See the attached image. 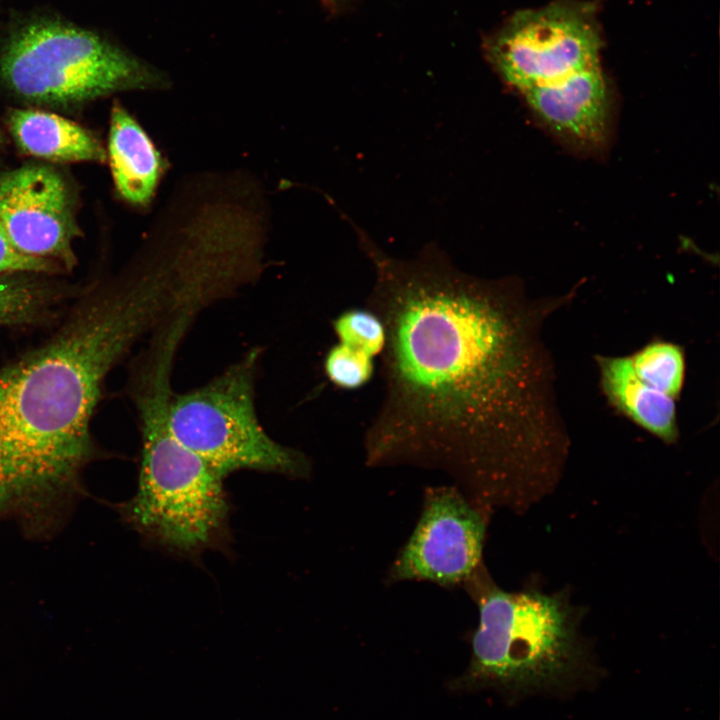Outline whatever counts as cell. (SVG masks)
I'll return each mask as SVG.
<instances>
[{"label":"cell","mask_w":720,"mask_h":720,"mask_svg":"<svg viewBox=\"0 0 720 720\" xmlns=\"http://www.w3.org/2000/svg\"><path fill=\"white\" fill-rule=\"evenodd\" d=\"M594 3L552 0L514 14L488 41L487 56L519 94L600 64L602 35Z\"/></svg>","instance_id":"52a82bcc"},{"label":"cell","mask_w":720,"mask_h":720,"mask_svg":"<svg viewBox=\"0 0 720 720\" xmlns=\"http://www.w3.org/2000/svg\"><path fill=\"white\" fill-rule=\"evenodd\" d=\"M61 298L47 283L24 274L0 276V329L42 320Z\"/></svg>","instance_id":"5bb4252c"},{"label":"cell","mask_w":720,"mask_h":720,"mask_svg":"<svg viewBox=\"0 0 720 720\" xmlns=\"http://www.w3.org/2000/svg\"><path fill=\"white\" fill-rule=\"evenodd\" d=\"M641 381L678 400L686 372L683 348L675 343L654 340L629 356Z\"/></svg>","instance_id":"9a60e30c"},{"label":"cell","mask_w":720,"mask_h":720,"mask_svg":"<svg viewBox=\"0 0 720 720\" xmlns=\"http://www.w3.org/2000/svg\"><path fill=\"white\" fill-rule=\"evenodd\" d=\"M0 78L16 95L68 105L159 87V73L98 34L57 20L19 27L0 54Z\"/></svg>","instance_id":"5b68a950"},{"label":"cell","mask_w":720,"mask_h":720,"mask_svg":"<svg viewBox=\"0 0 720 720\" xmlns=\"http://www.w3.org/2000/svg\"><path fill=\"white\" fill-rule=\"evenodd\" d=\"M260 355L254 348L207 384L172 393L170 430L224 478L239 470L306 478L311 473L309 458L273 440L259 422L255 379Z\"/></svg>","instance_id":"8992f818"},{"label":"cell","mask_w":720,"mask_h":720,"mask_svg":"<svg viewBox=\"0 0 720 720\" xmlns=\"http://www.w3.org/2000/svg\"><path fill=\"white\" fill-rule=\"evenodd\" d=\"M338 342L357 348L373 358L380 356L387 341L381 318L369 308L346 309L332 320Z\"/></svg>","instance_id":"2e32d148"},{"label":"cell","mask_w":720,"mask_h":720,"mask_svg":"<svg viewBox=\"0 0 720 720\" xmlns=\"http://www.w3.org/2000/svg\"><path fill=\"white\" fill-rule=\"evenodd\" d=\"M164 313L140 277L96 288L45 343L0 367V516H40L77 486L108 373Z\"/></svg>","instance_id":"7a4b0ae2"},{"label":"cell","mask_w":720,"mask_h":720,"mask_svg":"<svg viewBox=\"0 0 720 720\" xmlns=\"http://www.w3.org/2000/svg\"><path fill=\"white\" fill-rule=\"evenodd\" d=\"M4 143H5L4 133H3V131H2L1 128H0V145H2V144H4Z\"/></svg>","instance_id":"d6986e66"},{"label":"cell","mask_w":720,"mask_h":720,"mask_svg":"<svg viewBox=\"0 0 720 720\" xmlns=\"http://www.w3.org/2000/svg\"><path fill=\"white\" fill-rule=\"evenodd\" d=\"M483 514L456 488L425 495L423 510L390 570L393 581L425 580L453 586L472 578L482 557Z\"/></svg>","instance_id":"ba28073f"},{"label":"cell","mask_w":720,"mask_h":720,"mask_svg":"<svg viewBox=\"0 0 720 720\" xmlns=\"http://www.w3.org/2000/svg\"><path fill=\"white\" fill-rule=\"evenodd\" d=\"M360 240L375 276L366 307L387 333L366 463L440 467L482 492L559 467L569 438L542 332L576 289L532 298L436 246L399 259Z\"/></svg>","instance_id":"6da1fadb"},{"label":"cell","mask_w":720,"mask_h":720,"mask_svg":"<svg viewBox=\"0 0 720 720\" xmlns=\"http://www.w3.org/2000/svg\"><path fill=\"white\" fill-rule=\"evenodd\" d=\"M477 602L471 660L456 688H496L517 696L563 688L579 676L584 653L560 597L488 586Z\"/></svg>","instance_id":"277c9868"},{"label":"cell","mask_w":720,"mask_h":720,"mask_svg":"<svg viewBox=\"0 0 720 720\" xmlns=\"http://www.w3.org/2000/svg\"><path fill=\"white\" fill-rule=\"evenodd\" d=\"M179 345L151 339L132 369L129 392L141 434L138 485L119 505L122 519L168 552L196 558L225 550L230 506L222 477L183 446L169 427L171 372Z\"/></svg>","instance_id":"3957f363"},{"label":"cell","mask_w":720,"mask_h":720,"mask_svg":"<svg viewBox=\"0 0 720 720\" xmlns=\"http://www.w3.org/2000/svg\"><path fill=\"white\" fill-rule=\"evenodd\" d=\"M7 124L27 155L61 163L107 160V152L90 131L57 114L16 108L8 112Z\"/></svg>","instance_id":"4fadbf2b"},{"label":"cell","mask_w":720,"mask_h":720,"mask_svg":"<svg viewBox=\"0 0 720 720\" xmlns=\"http://www.w3.org/2000/svg\"><path fill=\"white\" fill-rule=\"evenodd\" d=\"M595 362L601 390L615 410L664 443L678 440L676 400L641 381L629 356L596 355Z\"/></svg>","instance_id":"7c38bea8"},{"label":"cell","mask_w":720,"mask_h":720,"mask_svg":"<svg viewBox=\"0 0 720 720\" xmlns=\"http://www.w3.org/2000/svg\"><path fill=\"white\" fill-rule=\"evenodd\" d=\"M0 223L21 253L76 265L73 241L80 232L63 177L44 165H24L0 175Z\"/></svg>","instance_id":"9c48e42d"},{"label":"cell","mask_w":720,"mask_h":720,"mask_svg":"<svg viewBox=\"0 0 720 720\" xmlns=\"http://www.w3.org/2000/svg\"><path fill=\"white\" fill-rule=\"evenodd\" d=\"M323 369L326 377L337 388L357 390L367 385L374 376V358L349 345L337 342L325 354Z\"/></svg>","instance_id":"e0dca14e"},{"label":"cell","mask_w":720,"mask_h":720,"mask_svg":"<svg viewBox=\"0 0 720 720\" xmlns=\"http://www.w3.org/2000/svg\"><path fill=\"white\" fill-rule=\"evenodd\" d=\"M107 160L120 197L131 205L147 206L165 162L141 125L118 103L111 111Z\"/></svg>","instance_id":"8fae6325"},{"label":"cell","mask_w":720,"mask_h":720,"mask_svg":"<svg viewBox=\"0 0 720 720\" xmlns=\"http://www.w3.org/2000/svg\"><path fill=\"white\" fill-rule=\"evenodd\" d=\"M63 271L58 264L18 251L0 223V276L13 274H52Z\"/></svg>","instance_id":"ac0fdd59"},{"label":"cell","mask_w":720,"mask_h":720,"mask_svg":"<svg viewBox=\"0 0 720 720\" xmlns=\"http://www.w3.org/2000/svg\"><path fill=\"white\" fill-rule=\"evenodd\" d=\"M521 95L537 119L570 147L590 152L606 143L610 96L600 64Z\"/></svg>","instance_id":"30bf717a"}]
</instances>
